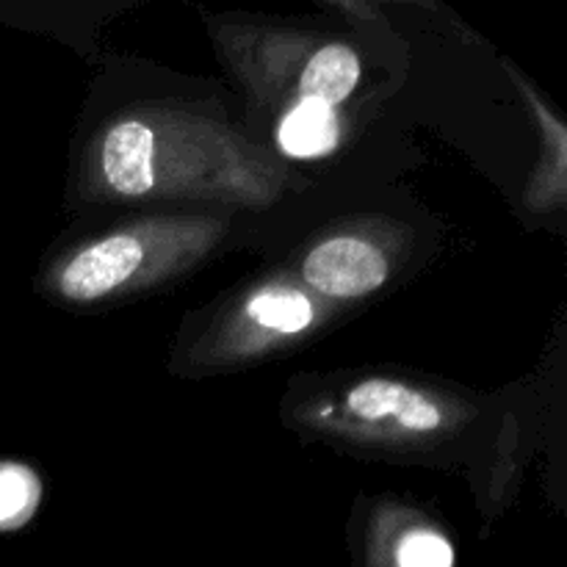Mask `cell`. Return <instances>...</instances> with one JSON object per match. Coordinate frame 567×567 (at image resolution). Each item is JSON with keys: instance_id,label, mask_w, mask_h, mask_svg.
<instances>
[{"instance_id": "cell-1", "label": "cell", "mask_w": 567, "mask_h": 567, "mask_svg": "<svg viewBox=\"0 0 567 567\" xmlns=\"http://www.w3.org/2000/svg\"><path fill=\"white\" fill-rule=\"evenodd\" d=\"M305 282L324 297L354 299L388 280V258L363 238H330L308 252Z\"/></svg>"}, {"instance_id": "cell-2", "label": "cell", "mask_w": 567, "mask_h": 567, "mask_svg": "<svg viewBox=\"0 0 567 567\" xmlns=\"http://www.w3.org/2000/svg\"><path fill=\"white\" fill-rule=\"evenodd\" d=\"M144 264V247L138 238L109 236L81 249L61 271V293L75 302H92L125 286Z\"/></svg>"}, {"instance_id": "cell-3", "label": "cell", "mask_w": 567, "mask_h": 567, "mask_svg": "<svg viewBox=\"0 0 567 567\" xmlns=\"http://www.w3.org/2000/svg\"><path fill=\"white\" fill-rule=\"evenodd\" d=\"M343 408L365 424H393L404 432H432L441 426V408L426 393L396 380H363L347 393Z\"/></svg>"}, {"instance_id": "cell-4", "label": "cell", "mask_w": 567, "mask_h": 567, "mask_svg": "<svg viewBox=\"0 0 567 567\" xmlns=\"http://www.w3.org/2000/svg\"><path fill=\"white\" fill-rule=\"evenodd\" d=\"M105 183L122 197H144L155 186V133L144 122L111 127L100 150Z\"/></svg>"}, {"instance_id": "cell-5", "label": "cell", "mask_w": 567, "mask_h": 567, "mask_svg": "<svg viewBox=\"0 0 567 567\" xmlns=\"http://www.w3.org/2000/svg\"><path fill=\"white\" fill-rule=\"evenodd\" d=\"M277 144L291 158H319L338 144L336 109L319 100H299L277 127Z\"/></svg>"}, {"instance_id": "cell-6", "label": "cell", "mask_w": 567, "mask_h": 567, "mask_svg": "<svg viewBox=\"0 0 567 567\" xmlns=\"http://www.w3.org/2000/svg\"><path fill=\"white\" fill-rule=\"evenodd\" d=\"M360 81V59L347 44H327L321 48L299 78L305 100H319V103L336 109L338 103L354 92Z\"/></svg>"}, {"instance_id": "cell-7", "label": "cell", "mask_w": 567, "mask_h": 567, "mask_svg": "<svg viewBox=\"0 0 567 567\" xmlns=\"http://www.w3.org/2000/svg\"><path fill=\"white\" fill-rule=\"evenodd\" d=\"M247 316L266 330L297 336L313 321V302L297 288H266L249 299Z\"/></svg>"}, {"instance_id": "cell-8", "label": "cell", "mask_w": 567, "mask_h": 567, "mask_svg": "<svg viewBox=\"0 0 567 567\" xmlns=\"http://www.w3.org/2000/svg\"><path fill=\"white\" fill-rule=\"evenodd\" d=\"M39 498V482L22 465H0V526L20 524Z\"/></svg>"}, {"instance_id": "cell-9", "label": "cell", "mask_w": 567, "mask_h": 567, "mask_svg": "<svg viewBox=\"0 0 567 567\" xmlns=\"http://www.w3.org/2000/svg\"><path fill=\"white\" fill-rule=\"evenodd\" d=\"M396 567H454V548L443 535L430 529H415L399 540Z\"/></svg>"}]
</instances>
